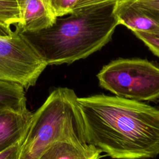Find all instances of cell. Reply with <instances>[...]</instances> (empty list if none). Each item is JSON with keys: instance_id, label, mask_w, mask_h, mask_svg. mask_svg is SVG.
<instances>
[{"instance_id": "obj_1", "label": "cell", "mask_w": 159, "mask_h": 159, "mask_svg": "<svg viewBox=\"0 0 159 159\" xmlns=\"http://www.w3.org/2000/svg\"><path fill=\"white\" fill-rule=\"evenodd\" d=\"M88 143L114 159L159 155V109L124 98H78Z\"/></svg>"}, {"instance_id": "obj_2", "label": "cell", "mask_w": 159, "mask_h": 159, "mask_svg": "<svg viewBox=\"0 0 159 159\" xmlns=\"http://www.w3.org/2000/svg\"><path fill=\"white\" fill-rule=\"evenodd\" d=\"M116 4L111 2L83 8L66 17H57L48 29L24 34L47 66L70 64L88 57L110 41L119 25L114 13Z\"/></svg>"}, {"instance_id": "obj_3", "label": "cell", "mask_w": 159, "mask_h": 159, "mask_svg": "<svg viewBox=\"0 0 159 159\" xmlns=\"http://www.w3.org/2000/svg\"><path fill=\"white\" fill-rule=\"evenodd\" d=\"M73 89L59 87L49 94L32 115L19 159H39L57 142H86L84 125Z\"/></svg>"}, {"instance_id": "obj_4", "label": "cell", "mask_w": 159, "mask_h": 159, "mask_svg": "<svg viewBox=\"0 0 159 159\" xmlns=\"http://www.w3.org/2000/svg\"><path fill=\"white\" fill-rule=\"evenodd\" d=\"M101 88L118 97L135 101L159 99V66L140 58H120L97 75Z\"/></svg>"}, {"instance_id": "obj_5", "label": "cell", "mask_w": 159, "mask_h": 159, "mask_svg": "<svg viewBox=\"0 0 159 159\" xmlns=\"http://www.w3.org/2000/svg\"><path fill=\"white\" fill-rule=\"evenodd\" d=\"M47 64L37 48L16 27L9 37H0V80L34 86Z\"/></svg>"}, {"instance_id": "obj_6", "label": "cell", "mask_w": 159, "mask_h": 159, "mask_svg": "<svg viewBox=\"0 0 159 159\" xmlns=\"http://www.w3.org/2000/svg\"><path fill=\"white\" fill-rule=\"evenodd\" d=\"M114 13L119 24L124 25L132 32H142L159 37V22L134 0L118 1Z\"/></svg>"}, {"instance_id": "obj_7", "label": "cell", "mask_w": 159, "mask_h": 159, "mask_svg": "<svg viewBox=\"0 0 159 159\" xmlns=\"http://www.w3.org/2000/svg\"><path fill=\"white\" fill-rule=\"evenodd\" d=\"M22 14V24L18 27L22 33H33L52 27L57 17L48 0H18Z\"/></svg>"}, {"instance_id": "obj_8", "label": "cell", "mask_w": 159, "mask_h": 159, "mask_svg": "<svg viewBox=\"0 0 159 159\" xmlns=\"http://www.w3.org/2000/svg\"><path fill=\"white\" fill-rule=\"evenodd\" d=\"M32 112L0 110V152L25 138Z\"/></svg>"}, {"instance_id": "obj_9", "label": "cell", "mask_w": 159, "mask_h": 159, "mask_svg": "<svg viewBox=\"0 0 159 159\" xmlns=\"http://www.w3.org/2000/svg\"><path fill=\"white\" fill-rule=\"evenodd\" d=\"M102 152L89 143L60 141L49 145L39 159H100Z\"/></svg>"}, {"instance_id": "obj_10", "label": "cell", "mask_w": 159, "mask_h": 159, "mask_svg": "<svg viewBox=\"0 0 159 159\" xmlns=\"http://www.w3.org/2000/svg\"><path fill=\"white\" fill-rule=\"evenodd\" d=\"M25 90L17 83L0 80V110L16 112L29 111Z\"/></svg>"}, {"instance_id": "obj_11", "label": "cell", "mask_w": 159, "mask_h": 159, "mask_svg": "<svg viewBox=\"0 0 159 159\" xmlns=\"http://www.w3.org/2000/svg\"><path fill=\"white\" fill-rule=\"evenodd\" d=\"M0 22L20 26L22 14L18 0H0Z\"/></svg>"}, {"instance_id": "obj_12", "label": "cell", "mask_w": 159, "mask_h": 159, "mask_svg": "<svg viewBox=\"0 0 159 159\" xmlns=\"http://www.w3.org/2000/svg\"><path fill=\"white\" fill-rule=\"evenodd\" d=\"M79 0H48L51 9L57 17L72 13Z\"/></svg>"}, {"instance_id": "obj_13", "label": "cell", "mask_w": 159, "mask_h": 159, "mask_svg": "<svg viewBox=\"0 0 159 159\" xmlns=\"http://www.w3.org/2000/svg\"><path fill=\"white\" fill-rule=\"evenodd\" d=\"M135 35L141 40L153 52L159 57V37L142 32H133Z\"/></svg>"}, {"instance_id": "obj_14", "label": "cell", "mask_w": 159, "mask_h": 159, "mask_svg": "<svg viewBox=\"0 0 159 159\" xmlns=\"http://www.w3.org/2000/svg\"><path fill=\"white\" fill-rule=\"evenodd\" d=\"M134 1L159 22V0H134Z\"/></svg>"}, {"instance_id": "obj_15", "label": "cell", "mask_w": 159, "mask_h": 159, "mask_svg": "<svg viewBox=\"0 0 159 159\" xmlns=\"http://www.w3.org/2000/svg\"><path fill=\"white\" fill-rule=\"evenodd\" d=\"M24 139L0 152V159H19L20 150Z\"/></svg>"}, {"instance_id": "obj_16", "label": "cell", "mask_w": 159, "mask_h": 159, "mask_svg": "<svg viewBox=\"0 0 159 159\" xmlns=\"http://www.w3.org/2000/svg\"><path fill=\"white\" fill-rule=\"evenodd\" d=\"M119 0H79L74 11L83 9V8L88 7L105 4L107 2H117Z\"/></svg>"}, {"instance_id": "obj_17", "label": "cell", "mask_w": 159, "mask_h": 159, "mask_svg": "<svg viewBox=\"0 0 159 159\" xmlns=\"http://www.w3.org/2000/svg\"><path fill=\"white\" fill-rule=\"evenodd\" d=\"M14 33L10 25L0 22V37H9Z\"/></svg>"}]
</instances>
